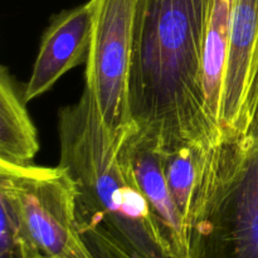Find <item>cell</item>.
Instances as JSON below:
<instances>
[{"instance_id":"obj_3","label":"cell","mask_w":258,"mask_h":258,"mask_svg":"<svg viewBox=\"0 0 258 258\" xmlns=\"http://www.w3.org/2000/svg\"><path fill=\"white\" fill-rule=\"evenodd\" d=\"M141 0H90L92 42L86 63L90 93L108 135L121 146L138 128L130 107V75Z\"/></svg>"},{"instance_id":"obj_6","label":"cell","mask_w":258,"mask_h":258,"mask_svg":"<svg viewBox=\"0 0 258 258\" xmlns=\"http://www.w3.org/2000/svg\"><path fill=\"white\" fill-rule=\"evenodd\" d=\"M92 27V10L88 3L53 17L43 33L32 75L24 86L27 102L48 92L68 71L87 63Z\"/></svg>"},{"instance_id":"obj_7","label":"cell","mask_w":258,"mask_h":258,"mask_svg":"<svg viewBox=\"0 0 258 258\" xmlns=\"http://www.w3.org/2000/svg\"><path fill=\"white\" fill-rule=\"evenodd\" d=\"M258 33V0H233L228 66L222 103V133L226 144L236 145Z\"/></svg>"},{"instance_id":"obj_1","label":"cell","mask_w":258,"mask_h":258,"mask_svg":"<svg viewBox=\"0 0 258 258\" xmlns=\"http://www.w3.org/2000/svg\"><path fill=\"white\" fill-rule=\"evenodd\" d=\"M204 0H141L130 75L138 127L159 148L226 145L207 111L202 78Z\"/></svg>"},{"instance_id":"obj_4","label":"cell","mask_w":258,"mask_h":258,"mask_svg":"<svg viewBox=\"0 0 258 258\" xmlns=\"http://www.w3.org/2000/svg\"><path fill=\"white\" fill-rule=\"evenodd\" d=\"M0 184L12 190L30 242L42 258H96L80 231L76 184L55 168L0 165Z\"/></svg>"},{"instance_id":"obj_2","label":"cell","mask_w":258,"mask_h":258,"mask_svg":"<svg viewBox=\"0 0 258 258\" xmlns=\"http://www.w3.org/2000/svg\"><path fill=\"white\" fill-rule=\"evenodd\" d=\"M58 133V165L76 184L81 233L122 242L141 256L170 257L150 206L87 91L59 111Z\"/></svg>"},{"instance_id":"obj_5","label":"cell","mask_w":258,"mask_h":258,"mask_svg":"<svg viewBox=\"0 0 258 258\" xmlns=\"http://www.w3.org/2000/svg\"><path fill=\"white\" fill-rule=\"evenodd\" d=\"M120 154L150 206L170 257L190 258L191 239L169 189L158 140L138 127L122 141Z\"/></svg>"},{"instance_id":"obj_8","label":"cell","mask_w":258,"mask_h":258,"mask_svg":"<svg viewBox=\"0 0 258 258\" xmlns=\"http://www.w3.org/2000/svg\"><path fill=\"white\" fill-rule=\"evenodd\" d=\"M24 88L10 71H0V165L23 166L32 164L39 150L35 126L27 111Z\"/></svg>"},{"instance_id":"obj_9","label":"cell","mask_w":258,"mask_h":258,"mask_svg":"<svg viewBox=\"0 0 258 258\" xmlns=\"http://www.w3.org/2000/svg\"><path fill=\"white\" fill-rule=\"evenodd\" d=\"M236 146L243 155H258V33L244 98L241 133Z\"/></svg>"}]
</instances>
